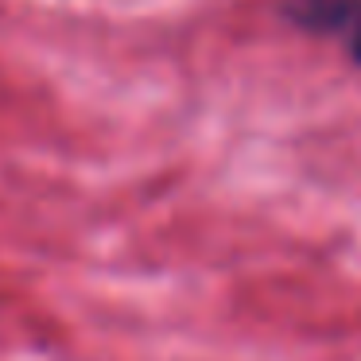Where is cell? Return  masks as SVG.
I'll return each mask as SVG.
<instances>
[{"instance_id":"6da1fadb","label":"cell","mask_w":361,"mask_h":361,"mask_svg":"<svg viewBox=\"0 0 361 361\" xmlns=\"http://www.w3.org/2000/svg\"><path fill=\"white\" fill-rule=\"evenodd\" d=\"M291 16L303 27L338 35L361 59V0H295Z\"/></svg>"}]
</instances>
